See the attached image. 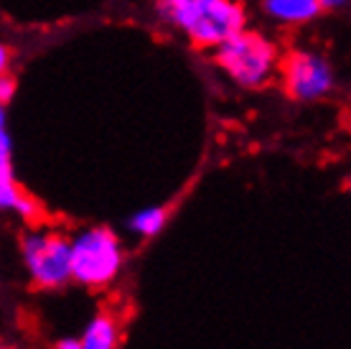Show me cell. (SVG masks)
Here are the masks:
<instances>
[{
	"label": "cell",
	"instance_id": "9",
	"mask_svg": "<svg viewBox=\"0 0 351 349\" xmlns=\"http://www.w3.org/2000/svg\"><path fill=\"white\" fill-rule=\"evenodd\" d=\"M168 217H171V212H168L166 207H145V210L135 212V214L128 219V227L138 237H145V240H148V237H156L166 229Z\"/></svg>",
	"mask_w": 351,
	"mask_h": 349
},
{
	"label": "cell",
	"instance_id": "11",
	"mask_svg": "<svg viewBox=\"0 0 351 349\" xmlns=\"http://www.w3.org/2000/svg\"><path fill=\"white\" fill-rule=\"evenodd\" d=\"M10 61H13V52L0 41V74H5L10 69Z\"/></svg>",
	"mask_w": 351,
	"mask_h": 349
},
{
	"label": "cell",
	"instance_id": "5",
	"mask_svg": "<svg viewBox=\"0 0 351 349\" xmlns=\"http://www.w3.org/2000/svg\"><path fill=\"white\" fill-rule=\"evenodd\" d=\"M280 82L290 100L295 102H321L336 92V69L324 54L313 49H295L280 59Z\"/></svg>",
	"mask_w": 351,
	"mask_h": 349
},
{
	"label": "cell",
	"instance_id": "4",
	"mask_svg": "<svg viewBox=\"0 0 351 349\" xmlns=\"http://www.w3.org/2000/svg\"><path fill=\"white\" fill-rule=\"evenodd\" d=\"M71 240L59 229H31L21 240V258L36 289L59 291L71 283Z\"/></svg>",
	"mask_w": 351,
	"mask_h": 349
},
{
	"label": "cell",
	"instance_id": "12",
	"mask_svg": "<svg viewBox=\"0 0 351 349\" xmlns=\"http://www.w3.org/2000/svg\"><path fill=\"white\" fill-rule=\"evenodd\" d=\"M351 0H318V5H321V10H343L346 5H349Z\"/></svg>",
	"mask_w": 351,
	"mask_h": 349
},
{
	"label": "cell",
	"instance_id": "13",
	"mask_svg": "<svg viewBox=\"0 0 351 349\" xmlns=\"http://www.w3.org/2000/svg\"><path fill=\"white\" fill-rule=\"evenodd\" d=\"M56 349H82L80 337H64V339L56 341Z\"/></svg>",
	"mask_w": 351,
	"mask_h": 349
},
{
	"label": "cell",
	"instance_id": "6",
	"mask_svg": "<svg viewBox=\"0 0 351 349\" xmlns=\"http://www.w3.org/2000/svg\"><path fill=\"white\" fill-rule=\"evenodd\" d=\"M260 10L270 23L285 28L308 26L324 13L318 0H260Z\"/></svg>",
	"mask_w": 351,
	"mask_h": 349
},
{
	"label": "cell",
	"instance_id": "2",
	"mask_svg": "<svg viewBox=\"0 0 351 349\" xmlns=\"http://www.w3.org/2000/svg\"><path fill=\"white\" fill-rule=\"evenodd\" d=\"M214 61L242 89H263L278 77L282 54L270 36L242 28L214 49Z\"/></svg>",
	"mask_w": 351,
	"mask_h": 349
},
{
	"label": "cell",
	"instance_id": "8",
	"mask_svg": "<svg viewBox=\"0 0 351 349\" xmlns=\"http://www.w3.org/2000/svg\"><path fill=\"white\" fill-rule=\"evenodd\" d=\"M82 349H117L120 347V324L112 314H97L84 326L80 337Z\"/></svg>",
	"mask_w": 351,
	"mask_h": 349
},
{
	"label": "cell",
	"instance_id": "7",
	"mask_svg": "<svg viewBox=\"0 0 351 349\" xmlns=\"http://www.w3.org/2000/svg\"><path fill=\"white\" fill-rule=\"evenodd\" d=\"M10 212L16 217L26 219V222H38L41 219V207L34 196H28L16 181L13 174V161L0 164V214Z\"/></svg>",
	"mask_w": 351,
	"mask_h": 349
},
{
	"label": "cell",
	"instance_id": "3",
	"mask_svg": "<svg viewBox=\"0 0 351 349\" xmlns=\"http://www.w3.org/2000/svg\"><path fill=\"white\" fill-rule=\"evenodd\" d=\"M69 240V268L74 283L84 289H105L120 275L125 262L123 245L110 227H84Z\"/></svg>",
	"mask_w": 351,
	"mask_h": 349
},
{
	"label": "cell",
	"instance_id": "1",
	"mask_svg": "<svg viewBox=\"0 0 351 349\" xmlns=\"http://www.w3.org/2000/svg\"><path fill=\"white\" fill-rule=\"evenodd\" d=\"M156 13L163 26L204 52H214L250 21L239 0H158Z\"/></svg>",
	"mask_w": 351,
	"mask_h": 349
},
{
	"label": "cell",
	"instance_id": "14",
	"mask_svg": "<svg viewBox=\"0 0 351 349\" xmlns=\"http://www.w3.org/2000/svg\"><path fill=\"white\" fill-rule=\"evenodd\" d=\"M0 131H8V125H5V105H0Z\"/></svg>",
	"mask_w": 351,
	"mask_h": 349
},
{
	"label": "cell",
	"instance_id": "15",
	"mask_svg": "<svg viewBox=\"0 0 351 349\" xmlns=\"http://www.w3.org/2000/svg\"><path fill=\"white\" fill-rule=\"evenodd\" d=\"M0 349H8V347H5V344H0Z\"/></svg>",
	"mask_w": 351,
	"mask_h": 349
},
{
	"label": "cell",
	"instance_id": "10",
	"mask_svg": "<svg viewBox=\"0 0 351 349\" xmlns=\"http://www.w3.org/2000/svg\"><path fill=\"white\" fill-rule=\"evenodd\" d=\"M16 89H18L16 79L10 77L8 71H5V74H0V105H8L10 100L16 97Z\"/></svg>",
	"mask_w": 351,
	"mask_h": 349
}]
</instances>
